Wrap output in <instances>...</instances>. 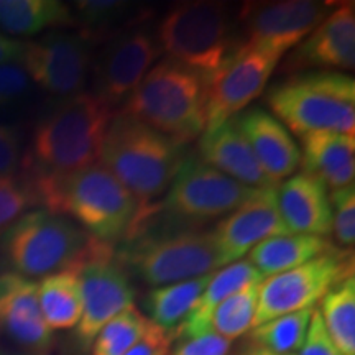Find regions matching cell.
<instances>
[{"instance_id": "cell-1", "label": "cell", "mask_w": 355, "mask_h": 355, "mask_svg": "<svg viewBox=\"0 0 355 355\" xmlns=\"http://www.w3.org/2000/svg\"><path fill=\"white\" fill-rule=\"evenodd\" d=\"M38 206L74 220L97 241L127 239L139 214V201L102 163L56 176H28Z\"/></svg>"}, {"instance_id": "cell-2", "label": "cell", "mask_w": 355, "mask_h": 355, "mask_svg": "<svg viewBox=\"0 0 355 355\" xmlns=\"http://www.w3.org/2000/svg\"><path fill=\"white\" fill-rule=\"evenodd\" d=\"M112 119V105L94 92L66 97L35 127L28 153L21 159L25 175H66L99 163Z\"/></svg>"}, {"instance_id": "cell-3", "label": "cell", "mask_w": 355, "mask_h": 355, "mask_svg": "<svg viewBox=\"0 0 355 355\" xmlns=\"http://www.w3.org/2000/svg\"><path fill=\"white\" fill-rule=\"evenodd\" d=\"M114 248L89 235L74 220L37 209L21 214L3 230L0 261L6 272L25 278L78 270L92 260L110 259Z\"/></svg>"}, {"instance_id": "cell-4", "label": "cell", "mask_w": 355, "mask_h": 355, "mask_svg": "<svg viewBox=\"0 0 355 355\" xmlns=\"http://www.w3.org/2000/svg\"><path fill=\"white\" fill-rule=\"evenodd\" d=\"M121 114L186 145L207 127L206 81L198 71L166 58L128 94Z\"/></svg>"}, {"instance_id": "cell-5", "label": "cell", "mask_w": 355, "mask_h": 355, "mask_svg": "<svg viewBox=\"0 0 355 355\" xmlns=\"http://www.w3.org/2000/svg\"><path fill=\"white\" fill-rule=\"evenodd\" d=\"M188 153L184 145L135 119L117 114L102 144L101 163L133 194L150 206L175 180Z\"/></svg>"}, {"instance_id": "cell-6", "label": "cell", "mask_w": 355, "mask_h": 355, "mask_svg": "<svg viewBox=\"0 0 355 355\" xmlns=\"http://www.w3.org/2000/svg\"><path fill=\"white\" fill-rule=\"evenodd\" d=\"M275 117L293 133L331 130L355 135V81L337 71H303L266 94Z\"/></svg>"}, {"instance_id": "cell-7", "label": "cell", "mask_w": 355, "mask_h": 355, "mask_svg": "<svg viewBox=\"0 0 355 355\" xmlns=\"http://www.w3.org/2000/svg\"><path fill=\"white\" fill-rule=\"evenodd\" d=\"M155 37L170 60L209 76L237 44L229 8L222 2H184L165 13Z\"/></svg>"}, {"instance_id": "cell-8", "label": "cell", "mask_w": 355, "mask_h": 355, "mask_svg": "<svg viewBox=\"0 0 355 355\" xmlns=\"http://www.w3.org/2000/svg\"><path fill=\"white\" fill-rule=\"evenodd\" d=\"M133 239L135 242L128 243L115 261L127 265L146 285L166 286L222 268L211 232L181 230Z\"/></svg>"}, {"instance_id": "cell-9", "label": "cell", "mask_w": 355, "mask_h": 355, "mask_svg": "<svg viewBox=\"0 0 355 355\" xmlns=\"http://www.w3.org/2000/svg\"><path fill=\"white\" fill-rule=\"evenodd\" d=\"M352 275V252L334 247L298 268L265 278L259 286L254 327L283 314L316 308L331 288Z\"/></svg>"}, {"instance_id": "cell-10", "label": "cell", "mask_w": 355, "mask_h": 355, "mask_svg": "<svg viewBox=\"0 0 355 355\" xmlns=\"http://www.w3.org/2000/svg\"><path fill=\"white\" fill-rule=\"evenodd\" d=\"M255 191L206 165L196 155H188L168 188L163 209L180 219H212L230 214Z\"/></svg>"}, {"instance_id": "cell-11", "label": "cell", "mask_w": 355, "mask_h": 355, "mask_svg": "<svg viewBox=\"0 0 355 355\" xmlns=\"http://www.w3.org/2000/svg\"><path fill=\"white\" fill-rule=\"evenodd\" d=\"M282 58L259 48L237 44L206 81L207 127L230 121L265 91Z\"/></svg>"}, {"instance_id": "cell-12", "label": "cell", "mask_w": 355, "mask_h": 355, "mask_svg": "<svg viewBox=\"0 0 355 355\" xmlns=\"http://www.w3.org/2000/svg\"><path fill=\"white\" fill-rule=\"evenodd\" d=\"M329 6L318 0L248 2L239 17L245 32L242 43L282 58L321 24Z\"/></svg>"}, {"instance_id": "cell-13", "label": "cell", "mask_w": 355, "mask_h": 355, "mask_svg": "<svg viewBox=\"0 0 355 355\" xmlns=\"http://www.w3.org/2000/svg\"><path fill=\"white\" fill-rule=\"evenodd\" d=\"M91 61V42L83 33L50 32L25 43L20 64L32 83L66 99L83 92Z\"/></svg>"}, {"instance_id": "cell-14", "label": "cell", "mask_w": 355, "mask_h": 355, "mask_svg": "<svg viewBox=\"0 0 355 355\" xmlns=\"http://www.w3.org/2000/svg\"><path fill=\"white\" fill-rule=\"evenodd\" d=\"M162 53L157 37L148 28L135 26L117 33L94 61V94L110 105L127 99Z\"/></svg>"}, {"instance_id": "cell-15", "label": "cell", "mask_w": 355, "mask_h": 355, "mask_svg": "<svg viewBox=\"0 0 355 355\" xmlns=\"http://www.w3.org/2000/svg\"><path fill=\"white\" fill-rule=\"evenodd\" d=\"M83 293V313L76 337L83 347H91L102 327L135 303V288L125 270L110 259L92 260L78 270Z\"/></svg>"}, {"instance_id": "cell-16", "label": "cell", "mask_w": 355, "mask_h": 355, "mask_svg": "<svg viewBox=\"0 0 355 355\" xmlns=\"http://www.w3.org/2000/svg\"><path fill=\"white\" fill-rule=\"evenodd\" d=\"M286 234L290 232L278 211L277 186L257 189L211 232L222 266L239 261L266 239Z\"/></svg>"}, {"instance_id": "cell-17", "label": "cell", "mask_w": 355, "mask_h": 355, "mask_svg": "<svg viewBox=\"0 0 355 355\" xmlns=\"http://www.w3.org/2000/svg\"><path fill=\"white\" fill-rule=\"evenodd\" d=\"M355 66V8L343 3L324 17L316 28L288 56V73L352 71Z\"/></svg>"}, {"instance_id": "cell-18", "label": "cell", "mask_w": 355, "mask_h": 355, "mask_svg": "<svg viewBox=\"0 0 355 355\" xmlns=\"http://www.w3.org/2000/svg\"><path fill=\"white\" fill-rule=\"evenodd\" d=\"M0 334L24 352H50L53 331L40 309L37 282L12 272L0 273Z\"/></svg>"}, {"instance_id": "cell-19", "label": "cell", "mask_w": 355, "mask_h": 355, "mask_svg": "<svg viewBox=\"0 0 355 355\" xmlns=\"http://www.w3.org/2000/svg\"><path fill=\"white\" fill-rule=\"evenodd\" d=\"M235 125L245 137L257 162L270 183L295 175L301 162V152L288 128L275 115L260 107H252L234 119Z\"/></svg>"}, {"instance_id": "cell-20", "label": "cell", "mask_w": 355, "mask_h": 355, "mask_svg": "<svg viewBox=\"0 0 355 355\" xmlns=\"http://www.w3.org/2000/svg\"><path fill=\"white\" fill-rule=\"evenodd\" d=\"M278 211L290 234L324 237L332 232L327 188L316 178L298 173L277 186Z\"/></svg>"}, {"instance_id": "cell-21", "label": "cell", "mask_w": 355, "mask_h": 355, "mask_svg": "<svg viewBox=\"0 0 355 355\" xmlns=\"http://www.w3.org/2000/svg\"><path fill=\"white\" fill-rule=\"evenodd\" d=\"M199 158L206 165L248 186L270 188L275 186L261 170L250 145L235 125L234 119L214 128H206L199 137Z\"/></svg>"}, {"instance_id": "cell-22", "label": "cell", "mask_w": 355, "mask_h": 355, "mask_svg": "<svg viewBox=\"0 0 355 355\" xmlns=\"http://www.w3.org/2000/svg\"><path fill=\"white\" fill-rule=\"evenodd\" d=\"M303 173L316 178L331 191L354 184L355 135L331 130L309 132L301 137Z\"/></svg>"}, {"instance_id": "cell-23", "label": "cell", "mask_w": 355, "mask_h": 355, "mask_svg": "<svg viewBox=\"0 0 355 355\" xmlns=\"http://www.w3.org/2000/svg\"><path fill=\"white\" fill-rule=\"evenodd\" d=\"M263 278L248 260H239L212 275L206 290L175 332V337L189 339L211 332V318L222 301L227 300L252 283H261Z\"/></svg>"}, {"instance_id": "cell-24", "label": "cell", "mask_w": 355, "mask_h": 355, "mask_svg": "<svg viewBox=\"0 0 355 355\" xmlns=\"http://www.w3.org/2000/svg\"><path fill=\"white\" fill-rule=\"evenodd\" d=\"M334 245L329 241L316 235L286 234L266 239L259 245L252 248L250 261L255 266L261 278L273 277V275L288 272L308 263L313 259H318L329 252Z\"/></svg>"}, {"instance_id": "cell-25", "label": "cell", "mask_w": 355, "mask_h": 355, "mask_svg": "<svg viewBox=\"0 0 355 355\" xmlns=\"http://www.w3.org/2000/svg\"><path fill=\"white\" fill-rule=\"evenodd\" d=\"M38 285V303L44 322L51 331H68L78 326L83 313L79 273L64 270L43 277Z\"/></svg>"}, {"instance_id": "cell-26", "label": "cell", "mask_w": 355, "mask_h": 355, "mask_svg": "<svg viewBox=\"0 0 355 355\" xmlns=\"http://www.w3.org/2000/svg\"><path fill=\"white\" fill-rule=\"evenodd\" d=\"M212 275L214 273L186 279L181 283H173V285L158 286L146 293L145 309L148 313L150 321L175 337L176 329L188 316L193 306L196 304L202 291L206 290Z\"/></svg>"}, {"instance_id": "cell-27", "label": "cell", "mask_w": 355, "mask_h": 355, "mask_svg": "<svg viewBox=\"0 0 355 355\" xmlns=\"http://www.w3.org/2000/svg\"><path fill=\"white\" fill-rule=\"evenodd\" d=\"M73 21L71 8L58 0H0V26L10 35L28 37Z\"/></svg>"}, {"instance_id": "cell-28", "label": "cell", "mask_w": 355, "mask_h": 355, "mask_svg": "<svg viewBox=\"0 0 355 355\" xmlns=\"http://www.w3.org/2000/svg\"><path fill=\"white\" fill-rule=\"evenodd\" d=\"M324 327L343 355H355V278L343 279L319 301Z\"/></svg>"}, {"instance_id": "cell-29", "label": "cell", "mask_w": 355, "mask_h": 355, "mask_svg": "<svg viewBox=\"0 0 355 355\" xmlns=\"http://www.w3.org/2000/svg\"><path fill=\"white\" fill-rule=\"evenodd\" d=\"M314 309L316 308L296 311L259 324L248 332V343L275 354H295V350L298 352L308 334Z\"/></svg>"}, {"instance_id": "cell-30", "label": "cell", "mask_w": 355, "mask_h": 355, "mask_svg": "<svg viewBox=\"0 0 355 355\" xmlns=\"http://www.w3.org/2000/svg\"><path fill=\"white\" fill-rule=\"evenodd\" d=\"M152 321L135 306L122 311L97 332L91 344V355H125L144 339Z\"/></svg>"}, {"instance_id": "cell-31", "label": "cell", "mask_w": 355, "mask_h": 355, "mask_svg": "<svg viewBox=\"0 0 355 355\" xmlns=\"http://www.w3.org/2000/svg\"><path fill=\"white\" fill-rule=\"evenodd\" d=\"M259 286L260 283H252L222 301L211 318V331L230 343L250 332L259 306Z\"/></svg>"}, {"instance_id": "cell-32", "label": "cell", "mask_w": 355, "mask_h": 355, "mask_svg": "<svg viewBox=\"0 0 355 355\" xmlns=\"http://www.w3.org/2000/svg\"><path fill=\"white\" fill-rule=\"evenodd\" d=\"M33 206H38L37 198L24 175L0 178V234Z\"/></svg>"}, {"instance_id": "cell-33", "label": "cell", "mask_w": 355, "mask_h": 355, "mask_svg": "<svg viewBox=\"0 0 355 355\" xmlns=\"http://www.w3.org/2000/svg\"><path fill=\"white\" fill-rule=\"evenodd\" d=\"M332 230L339 245L352 248L355 242V189L352 186L329 193Z\"/></svg>"}, {"instance_id": "cell-34", "label": "cell", "mask_w": 355, "mask_h": 355, "mask_svg": "<svg viewBox=\"0 0 355 355\" xmlns=\"http://www.w3.org/2000/svg\"><path fill=\"white\" fill-rule=\"evenodd\" d=\"M74 6L79 21L94 33L107 28L128 10V3L119 0H84Z\"/></svg>"}, {"instance_id": "cell-35", "label": "cell", "mask_w": 355, "mask_h": 355, "mask_svg": "<svg viewBox=\"0 0 355 355\" xmlns=\"http://www.w3.org/2000/svg\"><path fill=\"white\" fill-rule=\"evenodd\" d=\"M32 91V79L21 64H0V109L19 105Z\"/></svg>"}, {"instance_id": "cell-36", "label": "cell", "mask_w": 355, "mask_h": 355, "mask_svg": "<svg viewBox=\"0 0 355 355\" xmlns=\"http://www.w3.org/2000/svg\"><path fill=\"white\" fill-rule=\"evenodd\" d=\"M21 165V132L19 127L0 123V178L13 176Z\"/></svg>"}, {"instance_id": "cell-37", "label": "cell", "mask_w": 355, "mask_h": 355, "mask_svg": "<svg viewBox=\"0 0 355 355\" xmlns=\"http://www.w3.org/2000/svg\"><path fill=\"white\" fill-rule=\"evenodd\" d=\"M296 355H343L327 334L318 308L313 311L308 334H306L304 343Z\"/></svg>"}, {"instance_id": "cell-38", "label": "cell", "mask_w": 355, "mask_h": 355, "mask_svg": "<svg viewBox=\"0 0 355 355\" xmlns=\"http://www.w3.org/2000/svg\"><path fill=\"white\" fill-rule=\"evenodd\" d=\"M230 340L216 334V332H206V334L183 339L168 355H229Z\"/></svg>"}, {"instance_id": "cell-39", "label": "cell", "mask_w": 355, "mask_h": 355, "mask_svg": "<svg viewBox=\"0 0 355 355\" xmlns=\"http://www.w3.org/2000/svg\"><path fill=\"white\" fill-rule=\"evenodd\" d=\"M173 343V334L159 329L152 322L144 339L135 347L128 350L125 355H168Z\"/></svg>"}, {"instance_id": "cell-40", "label": "cell", "mask_w": 355, "mask_h": 355, "mask_svg": "<svg viewBox=\"0 0 355 355\" xmlns=\"http://www.w3.org/2000/svg\"><path fill=\"white\" fill-rule=\"evenodd\" d=\"M25 43L0 35V64H20Z\"/></svg>"}, {"instance_id": "cell-41", "label": "cell", "mask_w": 355, "mask_h": 355, "mask_svg": "<svg viewBox=\"0 0 355 355\" xmlns=\"http://www.w3.org/2000/svg\"><path fill=\"white\" fill-rule=\"evenodd\" d=\"M239 355H296V354H275L272 350H266L263 347H259V345L248 343V345H245Z\"/></svg>"}, {"instance_id": "cell-42", "label": "cell", "mask_w": 355, "mask_h": 355, "mask_svg": "<svg viewBox=\"0 0 355 355\" xmlns=\"http://www.w3.org/2000/svg\"><path fill=\"white\" fill-rule=\"evenodd\" d=\"M0 355H37V354L24 352V350H7V349H0Z\"/></svg>"}]
</instances>
